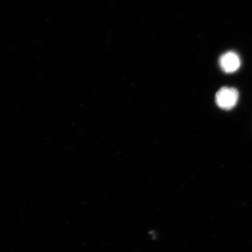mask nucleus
<instances>
[{"instance_id": "obj_1", "label": "nucleus", "mask_w": 252, "mask_h": 252, "mask_svg": "<svg viewBox=\"0 0 252 252\" xmlns=\"http://www.w3.org/2000/svg\"><path fill=\"white\" fill-rule=\"evenodd\" d=\"M239 98L238 91L234 88L223 87L217 91L215 101L220 108L229 110L236 105Z\"/></svg>"}, {"instance_id": "obj_2", "label": "nucleus", "mask_w": 252, "mask_h": 252, "mask_svg": "<svg viewBox=\"0 0 252 252\" xmlns=\"http://www.w3.org/2000/svg\"><path fill=\"white\" fill-rule=\"evenodd\" d=\"M240 58L237 54L233 51L225 53L222 55L220 59V65L223 72L226 73H233L236 72L240 68Z\"/></svg>"}]
</instances>
